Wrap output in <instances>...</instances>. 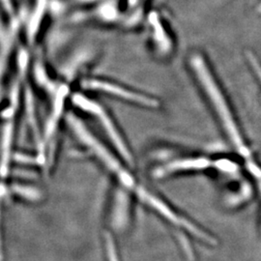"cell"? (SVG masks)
Wrapping results in <instances>:
<instances>
[{
	"label": "cell",
	"instance_id": "1",
	"mask_svg": "<svg viewBox=\"0 0 261 261\" xmlns=\"http://www.w3.org/2000/svg\"><path fill=\"white\" fill-rule=\"evenodd\" d=\"M189 65L210 103L216 118L222 126L227 139L245 161L252 158V152L244 140L242 132L235 119L233 112L227 102L221 86L217 82L204 57L200 54H193L189 58Z\"/></svg>",
	"mask_w": 261,
	"mask_h": 261
},
{
	"label": "cell",
	"instance_id": "2",
	"mask_svg": "<svg viewBox=\"0 0 261 261\" xmlns=\"http://www.w3.org/2000/svg\"><path fill=\"white\" fill-rule=\"evenodd\" d=\"M73 103H75L77 109L89 113L100 122V125L110 138L112 144L115 146L116 151L121 155L122 158L127 162H132L130 152L128 149L126 141L123 139V136L113 121L111 114L105 110L103 106L95 102L87 96L80 93L73 96Z\"/></svg>",
	"mask_w": 261,
	"mask_h": 261
},
{
	"label": "cell",
	"instance_id": "3",
	"mask_svg": "<svg viewBox=\"0 0 261 261\" xmlns=\"http://www.w3.org/2000/svg\"><path fill=\"white\" fill-rule=\"evenodd\" d=\"M82 85L86 89L107 94L128 103L139 105L141 107L149 108V109L158 108L159 102L155 98L150 97L146 94L137 92L136 90H133L126 86L112 83L107 80L87 79L84 81Z\"/></svg>",
	"mask_w": 261,
	"mask_h": 261
},
{
	"label": "cell",
	"instance_id": "4",
	"mask_svg": "<svg viewBox=\"0 0 261 261\" xmlns=\"http://www.w3.org/2000/svg\"><path fill=\"white\" fill-rule=\"evenodd\" d=\"M210 160L206 158H188L177 160L175 162H171L165 165L164 167L157 169L156 175L158 177H163L171 173L187 171V170H195V169H204L210 166Z\"/></svg>",
	"mask_w": 261,
	"mask_h": 261
},
{
	"label": "cell",
	"instance_id": "5",
	"mask_svg": "<svg viewBox=\"0 0 261 261\" xmlns=\"http://www.w3.org/2000/svg\"><path fill=\"white\" fill-rule=\"evenodd\" d=\"M46 3L47 0H36L35 3V9L33 11L32 17L30 19V27H29V30H30V38H33V36L36 34L38 31V28L40 27L41 20L43 18V14L45 12V8H46Z\"/></svg>",
	"mask_w": 261,
	"mask_h": 261
},
{
	"label": "cell",
	"instance_id": "6",
	"mask_svg": "<svg viewBox=\"0 0 261 261\" xmlns=\"http://www.w3.org/2000/svg\"><path fill=\"white\" fill-rule=\"evenodd\" d=\"M249 61L251 63L252 69L254 70L255 74L257 75V77L260 80L261 82V65L260 63L257 61V59L253 56H249Z\"/></svg>",
	"mask_w": 261,
	"mask_h": 261
}]
</instances>
